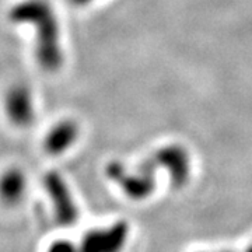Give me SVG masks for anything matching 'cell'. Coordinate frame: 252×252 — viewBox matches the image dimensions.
Instances as JSON below:
<instances>
[{"label":"cell","instance_id":"obj_1","mask_svg":"<svg viewBox=\"0 0 252 252\" xmlns=\"http://www.w3.org/2000/svg\"><path fill=\"white\" fill-rule=\"evenodd\" d=\"M14 24H30L35 28V56L46 72H56L63 64V49L58 18L45 0H24L9 11Z\"/></svg>","mask_w":252,"mask_h":252},{"label":"cell","instance_id":"obj_2","mask_svg":"<svg viewBox=\"0 0 252 252\" xmlns=\"http://www.w3.org/2000/svg\"><path fill=\"white\" fill-rule=\"evenodd\" d=\"M129 237V225L118 221L108 228L93 230L81 238L80 243L56 241L48 252H122Z\"/></svg>","mask_w":252,"mask_h":252},{"label":"cell","instance_id":"obj_3","mask_svg":"<svg viewBox=\"0 0 252 252\" xmlns=\"http://www.w3.org/2000/svg\"><path fill=\"white\" fill-rule=\"evenodd\" d=\"M108 178L117 182L126 196L135 200L149 198L156 189V170L144 158L139 162L135 171H127L119 161H111L105 168Z\"/></svg>","mask_w":252,"mask_h":252},{"label":"cell","instance_id":"obj_4","mask_svg":"<svg viewBox=\"0 0 252 252\" xmlns=\"http://www.w3.org/2000/svg\"><path fill=\"white\" fill-rule=\"evenodd\" d=\"M146 160L150 162L156 171L158 168H164L168 172L171 184L175 188H182L187 185L190 177V158L188 150L184 146L167 144L156 150Z\"/></svg>","mask_w":252,"mask_h":252},{"label":"cell","instance_id":"obj_5","mask_svg":"<svg viewBox=\"0 0 252 252\" xmlns=\"http://www.w3.org/2000/svg\"><path fill=\"white\" fill-rule=\"evenodd\" d=\"M46 192L54 205L56 220L63 225H72L79 217V209L66 181L56 171H49L44 178Z\"/></svg>","mask_w":252,"mask_h":252},{"label":"cell","instance_id":"obj_6","mask_svg":"<svg viewBox=\"0 0 252 252\" xmlns=\"http://www.w3.org/2000/svg\"><path fill=\"white\" fill-rule=\"evenodd\" d=\"M4 109L9 121L17 127H28L35 118L32 93L24 84L11 86L4 97Z\"/></svg>","mask_w":252,"mask_h":252},{"label":"cell","instance_id":"obj_7","mask_svg":"<svg viewBox=\"0 0 252 252\" xmlns=\"http://www.w3.org/2000/svg\"><path fill=\"white\" fill-rule=\"evenodd\" d=\"M80 135L79 125L72 119H63L59 121L56 125L48 132L44 142L46 153L52 156L66 153L73 144L77 142Z\"/></svg>","mask_w":252,"mask_h":252},{"label":"cell","instance_id":"obj_8","mask_svg":"<svg viewBox=\"0 0 252 252\" xmlns=\"http://www.w3.org/2000/svg\"><path fill=\"white\" fill-rule=\"evenodd\" d=\"M27 188L24 172L18 168H9L0 175V199L6 205L18 203Z\"/></svg>","mask_w":252,"mask_h":252},{"label":"cell","instance_id":"obj_9","mask_svg":"<svg viewBox=\"0 0 252 252\" xmlns=\"http://www.w3.org/2000/svg\"><path fill=\"white\" fill-rule=\"evenodd\" d=\"M73 4H76V6H87V4H90L93 3L94 0H70Z\"/></svg>","mask_w":252,"mask_h":252},{"label":"cell","instance_id":"obj_10","mask_svg":"<svg viewBox=\"0 0 252 252\" xmlns=\"http://www.w3.org/2000/svg\"><path fill=\"white\" fill-rule=\"evenodd\" d=\"M245 252H252V245H251V247H250V248H248V250H247V251H245Z\"/></svg>","mask_w":252,"mask_h":252},{"label":"cell","instance_id":"obj_11","mask_svg":"<svg viewBox=\"0 0 252 252\" xmlns=\"http://www.w3.org/2000/svg\"><path fill=\"white\" fill-rule=\"evenodd\" d=\"M220 252H235V251H220Z\"/></svg>","mask_w":252,"mask_h":252}]
</instances>
